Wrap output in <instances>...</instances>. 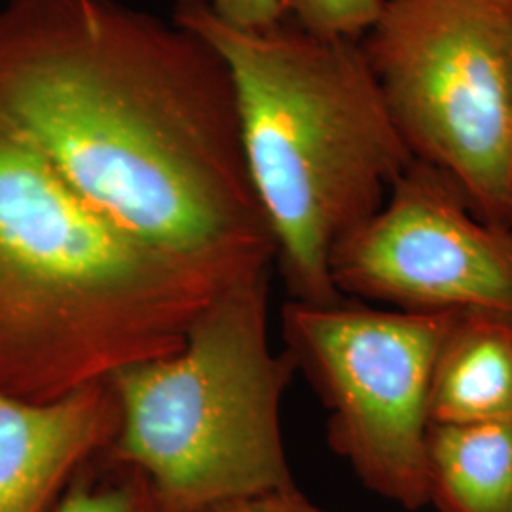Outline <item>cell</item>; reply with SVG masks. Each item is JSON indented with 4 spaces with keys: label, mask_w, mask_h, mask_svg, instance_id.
Returning <instances> with one entry per match:
<instances>
[{
    "label": "cell",
    "mask_w": 512,
    "mask_h": 512,
    "mask_svg": "<svg viewBox=\"0 0 512 512\" xmlns=\"http://www.w3.org/2000/svg\"><path fill=\"white\" fill-rule=\"evenodd\" d=\"M0 114L150 249L224 285L274 270L232 74L175 19L120 0H6Z\"/></svg>",
    "instance_id": "1"
},
{
    "label": "cell",
    "mask_w": 512,
    "mask_h": 512,
    "mask_svg": "<svg viewBox=\"0 0 512 512\" xmlns=\"http://www.w3.org/2000/svg\"><path fill=\"white\" fill-rule=\"evenodd\" d=\"M226 287L150 249L0 114V391L54 401L175 353Z\"/></svg>",
    "instance_id": "2"
},
{
    "label": "cell",
    "mask_w": 512,
    "mask_h": 512,
    "mask_svg": "<svg viewBox=\"0 0 512 512\" xmlns=\"http://www.w3.org/2000/svg\"><path fill=\"white\" fill-rule=\"evenodd\" d=\"M173 19L226 61L243 154L291 300L332 304L330 258L412 164L361 40L311 35L291 19L243 31L207 8Z\"/></svg>",
    "instance_id": "3"
},
{
    "label": "cell",
    "mask_w": 512,
    "mask_h": 512,
    "mask_svg": "<svg viewBox=\"0 0 512 512\" xmlns=\"http://www.w3.org/2000/svg\"><path fill=\"white\" fill-rule=\"evenodd\" d=\"M272 272L222 287L175 353L109 378L120 427L105 454L147 476L160 512L296 486L281 421L296 370L270 340Z\"/></svg>",
    "instance_id": "4"
},
{
    "label": "cell",
    "mask_w": 512,
    "mask_h": 512,
    "mask_svg": "<svg viewBox=\"0 0 512 512\" xmlns=\"http://www.w3.org/2000/svg\"><path fill=\"white\" fill-rule=\"evenodd\" d=\"M361 46L412 158L512 226V4L385 0Z\"/></svg>",
    "instance_id": "5"
},
{
    "label": "cell",
    "mask_w": 512,
    "mask_h": 512,
    "mask_svg": "<svg viewBox=\"0 0 512 512\" xmlns=\"http://www.w3.org/2000/svg\"><path fill=\"white\" fill-rule=\"evenodd\" d=\"M450 317L353 298L281 310L283 351L327 412L330 450L404 511L429 505L431 376Z\"/></svg>",
    "instance_id": "6"
},
{
    "label": "cell",
    "mask_w": 512,
    "mask_h": 512,
    "mask_svg": "<svg viewBox=\"0 0 512 512\" xmlns=\"http://www.w3.org/2000/svg\"><path fill=\"white\" fill-rule=\"evenodd\" d=\"M330 275L342 296L391 310L512 317V226L480 217L448 175L412 160L334 249Z\"/></svg>",
    "instance_id": "7"
},
{
    "label": "cell",
    "mask_w": 512,
    "mask_h": 512,
    "mask_svg": "<svg viewBox=\"0 0 512 512\" xmlns=\"http://www.w3.org/2000/svg\"><path fill=\"white\" fill-rule=\"evenodd\" d=\"M120 406L109 380L54 401L0 391V512H48L73 476L110 446Z\"/></svg>",
    "instance_id": "8"
},
{
    "label": "cell",
    "mask_w": 512,
    "mask_h": 512,
    "mask_svg": "<svg viewBox=\"0 0 512 512\" xmlns=\"http://www.w3.org/2000/svg\"><path fill=\"white\" fill-rule=\"evenodd\" d=\"M431 423L512 421V317L452 313L431 376Z\"/></svg>",
    "instance_id": "9"
},
{
    "label": "cell",
    "mask_w": 512,
    "mask_h": 512,
    "mask_svg": "<svg viewBox=\"0 0 512 512\" xmlns=\"http://www.w3.org/2000/svg\"><path fill=\"white\" fill-rule=\"evenodd\" d=\"M427 484L439 512H512V421L431 423Z\"/></svg>",
    "instance_id": "10"
},
{
    "label": "cell",
    "mask_w": 512,
    "mask_h": 512,
    "mask_svg": "<svg viewBox=\"0 0 512 512\" xmlns=\"http://www.w3.org/2000/svg\"><path fill=\"white\" fill-rule=\"evenodd\" d=\"M48 512H160L147 476L109 458L90 459Z\"/></svg>",
    "instance_id": "11"
},
{
    "label": "cell",
    "mask_w": 512,
    "mask_h": 512,
    "mask_svg": "<svg viewBox=\"0 0 512 512\" xmlns=\"http://www.w3.org/2000/svg\"><path fill=\"white\" fill-rule=\"evenodd\" d=\"M385 0H281L285 18L311 35L361 40L380 18Z\"/></svg>",
    "instance_id": "12"
},
{
    "label": "cell",
    "mask_w": 512,
    "mask_h": 512,
    "mask_svg": "<svg viewBox=\"0 0 512 512\" xmlns=\"http://www.w3.org/2000/svg\"><path fill=\"white\" fill-rule=\"evenodd\" d=\"M177 8H207L222 23L243 31L268 29L285 19L281 0H177Z\"/></svg>",
    "instance_id": "13"
},
{
    "label": "cell",
    "mask_w": 512,
    "mask_h": 512,
    "mask_svg": "<svg viewBox=\"0 0 512 512\" xmlns=\"http://www.w3.org/2000/svg\"><path fill=\"white\" fill-rule=\"evenodd\" d=\"M205 512H332L311 501L308 495L300 492L298 486L255 495L239 501H230Z\"/></svg>",
    "instance_id": "14"
},
{
    "label": "cell",
    "mask_w": 512,
    "mask_h": 512,
    "mask_svg": "<svg viewBox=\"0 0 512 512\" xmlns=\"http://www.w3.org/2000/svg\"><path fill=\"white\" fill-rule=\"evenodd\" d=\"M507 2H509V4H512V0H507Z\"/></svg>",
    "instance_id": "15"
}]
</instances>
